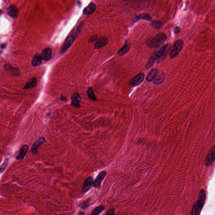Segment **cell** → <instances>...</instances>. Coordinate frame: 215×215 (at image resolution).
Returning a JSON list of instances; mask_svg holds the SVG:
<instances>
[{"instance_id": "1", "label": "cell", "mask_w": 215, "mask_h": 215, "mask_svg": "<svg viewBox=\"0 0 215 215\" xmlns=\"http://www.w3.org/2000/svg\"><path fill=\"white\" fill-rule=\"evenodd\" d=\"M206 192L204 189L200 190L197 200L193 206L190 215H199L204 205L206 200Z\"/></svg>"}, {"instance_id": "2", "label": "cell", "mask_w": 215, "mask_h": 215, "mask_svg": "<svg viewBox=\"0 0 215 215\" xmlns=\"http://www.w3.org/2000/svg\"><path fill=\"white\" fill-rule=\"evenodd\" d=\"M167 39V36L163 32H159L155 37L147 41V46L151 48H157L164 43Z\"/></svg>"}, {"instance_id": "3", "label": "cell", "mask_w": 215, "mask_h": 215, "mask_svg": "<svg viewBox=\"0 0 215 215\" xmlns=\"http://www.w3.org/2000/svg\"><path fill=\"white\" fill-rule=\"evenodd\" d=\"M169 47L170 46L169 44H167L163 46L155 52L151 57L155 61L156 60L161 61L162 59L164 58L167 55L168 51H169Z\"/></svg>"}, {"instance_id": "4", "label": "cell", "mask_w": 215, "mask_h": 215, "mask_svg": "<svg viewBox=\"0 0 215 215\" xmlns=\"http://www.w3.org/2000/svg\"><path fill=\"white\" fill-rule=\"evenodd\" d=\"M184 42L182 40L176 41L173 45V48L170 52V56L171 58L176 57L183 48Z\"/></svg>"}, {"instance_id": "5", "label": "cell", "mask_w": 215, "mask_h": 215, "mask_svg": "<svg viewBox=\"0 0 215 215\" xmlns=\"http://www.w3.org/2000/svg\"><path fill=\"white\" fill-rule=\"evenodd\" d=\"M75 37L74 35H71L69 36L66 40L65 41L63 44L60 50V53L64 54L68 50V49L71 46L75 40Z\"/></svg>"}, {"instance_id": "6", "label": "cell", "mask_w": 215, "mask_h": 215, "mask_svg": "<svg viewBox=\"0 0 215 215\" xmlns=\"http://www.w3.org/2000/svg\"><path fill=\"white\" fill-rule=\"evenodd\" d=\"M215 149L214 146L210 149L206 158L205 164L206 167H209L213 163L215 160Z\"/></svg>"}, {"instance_id": "7", "label": "cell", "mask_w": 215, "mask_h": 215, "mask_svg": "<svg viewBox=\"0 0 215 215\" xmlns=\"http://www.w3.org/2000/svg\"><path fill=\"white\" fill-rule=\"evenodd\" d=\"M145 75L143 73H140L137 76L133 77L130 81V84L133 87H135L143 82Z\"/></svg>"}, {"instance_id": "8", "label": "cell", "mask_w": 215, "mask_h": 215, "mask_svg": "<svg viewBox=\"0 0 215 215\" xmlns=\"http://www.w3.org/2000/svg\"><path fill=\"white\" fill-rule=\"evenodd\" d=\"M107 173L105 171H101L97 176L96 178L93 181V186L95 188H98L101 185Z\"/></svg>"}, {"instance_id": "9", "label": "cell", "mask_w": 215, "mask_h": 215, "mask_svg": "<svg viewBox=\"0 0 215 215\" xmlns=\"http://www.w3.org/2000/svg\"><path fill=\"white\" fill-rule=\"evenodd\" d=\"M82 98L80 95L77 93H73L71 97V105L75 108L80 107V103Z\"/></svg>"}, {"instance_id": "10", "label": "cell", "mask_w": 215, "mask_h": 215, "mask_svg": "<svg viewBox=\"0 0 215 215\" xmlns=\"http://www.w3.org/2000/svg\"><path fill=\"white\" fill-rule=\"evenodd\" d=\"M93 179L92 176H89L85 180L82 186V191L84 193H86L93 185Z\"/></svg>"}, {"instance_id": "11", "label": "cell", "mask_w": 215, "mask_h": 215, "mask_svg": "<svg viewBox=\"0 0 215 215\" xmlns=\"http://www.w3.org/2000/svg\"><path fill=\"white\" fill-rule=\"evenodd\" d=\"M7 13L11 18H16L19 14V10L17 6L14 5H11L7 9Z\"/></svg>"}, {"instance_id": "12", "label": "cell", "mask_w": 215, "mask_h": 215, "mask_svg": "<svg viewBox=\"0 0 215 215\" xmlns=\"http://www.w3.org/2000/svg\"><path fill=\"white\" fill-rule=\"evenodd\" d=\"M52 52L51 49L46 48L43 50L41 54H40L42 60L45 61H48L51 58Z\"/></svg>"}, {"instance_id": "13", "label": "cell", "mask_w": 215, "mask_h": 215, "mask_svg": "<svg viewBox=\"0 0 215 215\" xmlns=\"http://www.w3.org/2000/svg\"><path fill=\"white\" fill-rule=\"evenodd\" d=\"M108 42V38L106 37H101L97 40L94 45L96 49H100L103 48Z\"/></svg>"}, {"instance_id": "14", "label": "cell", "mask_w": 215, "mask_h": 215, "mask_svg": "<svg viewBox=\"0 0 215 215\" xmlns=\"http://www.w3.org/2000/svg\"><path fill=\"white\" fill-rule=\"evenodd\" d=\"M96 8V6L95 4L93 3H91L85 8H84L83 11V14L85 15H88L91 14L95 11Z\"/></svg>"}, {"instance_id": "15", "label": "cell", "mask_w": 215, "mask_h": 215, "mask_svg": "<svg viewBox=\"0 0 215 215\" xmlns=\"http://www.w3.org/2000/svg\"><path fill=\"white\" fill-rule=\"evenodd\" d=\"M45 140V138L43 137H41L34 142L32 147V151L33 153H36L37 152V149L44 143Z\"/></svg>"}, {"instance_id": "16", "label": "cell", "mask_w": 215, "mask_h": 215, "mask_svg": "<svg viewBox=\"0 0 215 215\" xmlns=\"http://www.w3.org/2000/svg\"><path fill=\"white\" fill-rule=\"evenodd\" d=\"M158 71V69H153L150 70V71L148 73L146 77V80L148 82H152L157 77Z\"/></svg>"}, {"instance_id": "17", "label": "cell", "mask_w": 215, "mask_h": 215, "mask_svg": "<svg viewBox=\"0 0 215 215\" xmlns=\"http://www.w3.org/2000/svg\"><path fill=\"white\" fill-rule=\"evenodd\" d=\"M130 48H131V45L126 41L125 44L122 47V48L119 50L118 53V55L119 56H122L124 55L126 53L129 51Z\"/></svg>"}, {"instance_id": "18", "label": "cell", "mask_w": 215, "mask_h": 215, "mask_svg": "<svg viewBox=\"0 0 215 215\" xmlns=\"http://www.w3.org/2000/svg\"><path fill=\"white\" fill-rule=\"evenodd\" d=\"M28 150V145H25L22 146V147L21 148L19 151V153L17 156V159L19 160L24 158L25 155H26Z\"/></svg>"}, {"instance_id": "19", "label": "cell", "mask_w": 215, "mask_h": 215, "mask_svg": "<svg viewBox=\"0 0 215 215\" xmlns=\"http://www.w3.org/2000/svg\"><path fill=\"white\" fill-rule=\"evenodd\" d=\"M42 58L39 54H36L32 59V64L33 67H37L40 65L42 62Z\"/></svg>"}, {"instance_id": "20", "label": "cell", "mask_w": 215, "mask_h": 215, "mask_svg": "<svg viewBox=\"0 0 215 215\" xmlns=\"http://www.w3.org/2000/svg\"><path fill=\"white\" fill-rule=\"evenodd\" d=\"M37 84V78L35 77H32L30 81L27 82L24 87V89H28L33 88L35 87Z\"/></svg>"}, {"instance_id": "21", "label": "cell", "mask_w": 215, "mask_h": 215, "mask_svg": "<svg viewBox=\"0 0 215 215\" xmlns=\"http://www.w3.org/2000/svg\"><path fill=\"white\" fill-rule=\"evenodd\" d=\"M165 79V74H161L157 76L155 79L154 84L156 85H159L163 83Z\"/></svg>"}, {"instance_id": "22", "label": "cell", "mask_w": 215, "mask_h": 215, "mask_svg": "<svg viewBox=\"0 0 215 215\" xmlns=\"http://www.w3.org/2000/svg\"><path fill=\"white\" fill-rule=\"evenodd\" d=\"M151 27L156 29H160L163 26V24L161 21L158 20L153 21L150 24Z\"/></svg>"}, {"instance_id": "23", "label": "cell", "mask_w": 215, "mask_h": 215, "mask_svg": "<svg viewBox=\"0 0 215 215\" xmlns=\"http://www.w3.org/2000/svg\"><path fill=\"white\" fill-rule=\"evenodd\" d=\"M105 207L103 206H99L95 208L92 212L90 215H98L104 210Z\"/></svg>"}, {"instance_id": "24", "label": "cell", "mask_w": 215, "mask_h": 215, "mask_svg": "<svg viewBox=\"0 0 215 215\" xmlns=\"http://www.w3.org/2000/svg\"><path fill=\"white\" fill-rule=\"evenodd\" d=\"M87 94L88 97L90 100L93 101H96L97 100L96 97L94 94V92L91 87H89L87 90Z\"/></svg>"}, {"instance_id": "25", "label": "cell", "mask_w": 215, "mask_h": 215, "mask_svg": "<svg viewBox=\"0 0 215 215\" xmlns=\"http://www.w3.org/2000/svg\"><path fill=\"white\" fill-rule=\"evenodd\" d=\"M137 18L138 20L143 19V20L149 21H151L152 20V17L151 16L147 14L143 13L140 14L137 17Z\"/></svg>"}, {"instance_id": "26", "label": "cell", "mask_w": 215, "mask_h": 215, "mask_svg": "<svg viewBox=\"0 0 215 215\" xmlns=\"http://www.w3.org/2000/svg\"><path fill=\"white\" fill-rule=\"evenodd\" d=\"M90 202V200L89 199H88L87 200H85L80 204L79 206L82 209H87L89 206Z\"/></svg>"}, {"instance_id": "27", "label": "cell", "mask_w": 215, "mask_h": 215, "mask_svg": "<svg viewBox=\"0 0 215 215\" xmlns=\"http://www.w3.org/2000/svg\"><path fill=\"white\" fill-rule=\"evenodd\" d=\"M154 60L153 59V58L152 57H150V59L148 60V61H147V64H146V69H148L149 68H150L151 67H152L153 64H154Z\"/></svg>"}, {"instance_id": "28", "label": "cell", "mask_w": 215, "mask_h": 215, "mask_svg": "<svg viewBox=\"0 0 215 215\" xmlns=\"http://www.w3.org/2000/svg\"><path fill=\"white\" fill-rule=\"evenodd\" d=\"M7 165H8L7 162H5L0 167V173L3 172L5 169H6Z\"/></svg>"}, {"instance_id": "29", "label": "cell", "mask_w": 215, "mask_h": 215, "mask_svg": "<svg viewBox=\"0 0 215 215\" xmlns=\"http://www.w3.org/2000/svg\"><path fill=\"white\" fill-rule=\"evenodd\" d=\"M115 215V211L114 209L112 208L108 210L106 215Z\"/></svg>"}, {"instance_id": "30", "label": "cell", "mask_w": 215, "mask_h": 215, "mask_svg": "<svg viewBox=\"0 0 215 215\" xmlns=\"http://www.w3.org/2000/svg\"><path fill=\"white\" fill-rule=\"evenodd\" d=\"M180 28L179 27H176V28H175L174 30V33L175 34H177L179 33H180Z\"/></svg>"}, {"instance_id": "31", "label": "cell", "mask_w": 215, "mask_h": 215, "mask_svg": "<svg viewBox=\"0 0 215 215\" xmlns=\"http://www.w3.org/2000/svg\"><path fill=\"white\" fill-rule=\"evenodd\" d=\"M6 45L5 44H3H3H1V45H0V48H1L4 49L6 47Z\"/></svg>"}, {"instance_id": "32", "label": "cell", "mask_w": 215, "mask_h": 215, "mask_svg": "<svg viewBox=\"0 0 215 215\" xmlns=\"http://www.w3.org/2000/svg\"><path fill=\"white\" fill-rule=\"evenodd\" d=\"M61 100H66V98L65 97L63 96H62L61 97Z\"/></svg>"}, {"instance_id": "33", "label": "cell", "mask_w": 215, "mask_h": 215, "mask_svg": "<svg viewBox=\"0 0 215 215\" xmlns=\"http://www.w3.org/2000/svg\"><path fill=\"white\" fill-rule=\"evenodd\" d=\"M77 215H84V213L83 212L80 211Z\"/></svg>"}, {"instance_id": "34", "label": "cell", "mask_w": 215, "mask_h": 215, "mask_svg": "<svg viewBox=\"0 0 215 215\" xmlns=\"http://www.w3.org/2000/svg\"><path fill=\"white\" fill-rule=\"evenodd\" d=\"M1 10H0V15H1Z\"/></svg>"}]
</instances>
